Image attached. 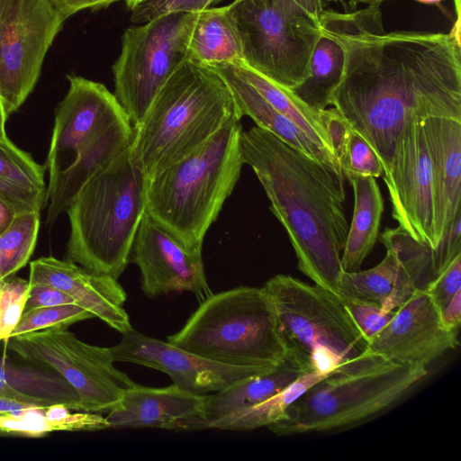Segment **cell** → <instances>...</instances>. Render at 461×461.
I'll return each mask as SVG.
<instances>
[{
	"mask_svg": "<svg viewBox=\"0 0 461 461\" xmlns=\"http://www.w3.org/2000/svg\"><path fill=\"white\" fill-rule=\"evenodd\" d=\"M321 32L344 51L330 104L388 167L407 122L431 117L461 121V45L449 33L385 32L379 6L322 10Z\"/></svg>",
	"mask_w": 461,
	"mask_h": 461,
	"instance_id": "obj_1",
	"label": "cell"
},
{
	"mask_svg": "<svg viewBox=\"0 0 461 461\" xmlns=\"http://www.w3.org/2000/svg\"><path fill=\"white\" fill-rule=\"evenodd\" d=\"M240 148L285 228L299 270L339 295L348 224L345 176L258 126L243 131Z\"/></svg>",
	"mask_w": 461,
	"mask_h": 461,
	"instance_id": "obj_2",
	"label": "cell"
},
{
	"mask_svg": "<svg viewBox=\"0 0 461 461\" xmlns=\"http://www.w3.org/2000/svg\"><path fill=\"white\" fill-rule=\"evenodd\" d=\"M241 118L221 75L209 65L187 59L162 86L134 128L131 153L149 177Z\"/></svg>",
	"mask_w": 461,
	"mask_h": 461,
	"instance_id": "obj_3",
	"label": "cell"
},
{
	"mask_svg": "<svg viewBox=\"0 0 461 461\" xmlns=\"http://www.w3.org/2000/svg\"><path fill=\"white\" fill-rule=\"evenodd\" d=\"M240 121H232L183 158L147 177L146 212L188 249L204 237L232 193L244 160Z\"/></svg>",
	"mask_w": 461,
	"mask_h": 461,
	"instance_id": "obj_4",
	"label": "cell"
},
{
	"mask_svg": "<svg viewBox=\"0 0 461 461\" xmlns=\"http://www.w3.org/2000/svg\"><path fill=\"white\" fill-rule=\"evenodd\" d=\"M130 147L94 176L66 210L70 222L67 260L116 279L130 263L146 211L147 176Z\"/></svg>",
	"mask_w": 461,
	"mask_h": 461,
	"instance_id": "obj_5",
	"label": "cell"
},
{
	"mask_svg": "<svg viewBox=\"0 0 461 461\" xmlns=\"http://www.w3.org/2000/svg\"><path fill=\"white\" fill-rule=\"evenodd\" d=\"M427 374V367L394 362L368 349L339 363L267 428L277 436H291L354 424L388 408Z\"/></svg>",
	"mask_w": 461,
	"mask_h": 461,
	"instance_id": "obj_6",
	"label": "cell"
},
{
	"mask_svg": "<svg viewBox=\"0 0 461 461\" xmlns=\"http://www.w3.org/2000/svg\"><path fill=\"white\" fill-rule=\"evenodd\" d=\"M167 339L211 361L240 367L274 368L292 353L263 287L212 293Z\"/></svg>",
	"mask_w": 461,
	"mask_h": 461,
	"instance_id": "obj_7",
	"label": "cell"
},
{
	"mask_svg": "<svg viewBox=\"0 0 461 461\" xmlns=\"http://www.w3.org/2000/svg\"><path fill=\"white\" fill-rule=\"evenodd\" d=\"M249 68L292 89L307 76L321 35L319 21L294 0H234L229 5Z\"/></svg>",
	"mask_w": 461,
	"mask_h": 461,
	"instance_id": "obj_8",
	"label": "cell"
},
{
	"mask_svg": "<svg viewBox=\"0 0 461 461\" xmlns=\"http://www.w3.org/2000/svg\"><path fill=\"white\" fill-rule=\"evenodd\" d=\"M263 288L290 351L310 370L318 353L330 352L343 362L368 350V339L339 295L284 274L268 279Z\"/></svg>",
	"mask_w": 461,
	"mask_h": 461,
	"instance_id": "obj_9",
	"label": "cell"
},
{
	"mask_svg": "<svg viewBox=\"0 0 461 461\" xmlns=\"http://www.w3.org/2000/svg\"><path fill=\"white\" fill-rule=\"evenodd\" d=\"M195 17L196 12H174L125 29L121 54L112 69L114 95L134 128L168 77L189 59Z\"/></svg>",
	"mask_w": 461,
	"mask_h": 461,
	"instance_id": "obj_10",
	"label": "cell"
},
{
	"mask_svg": "<svg viewBox=\"0 0 461 461\" xmlns=\"http://www.w3.org/2000/svg\"><path fill=\"white\" fill-rule=\"evenodd\" d=\"M58 326L11 336L14 355L60 375L77 392L81 411L109 412L137 384L114 366L110 348L86 343Z\"/></svg>",
	"mask_w": 461,
	"mask_h": 461,
	"instance_id": "obj_11",
	"label": "cell"
},
{
	"mask_svg": "<svg viewBox=\"0 0 461 461\" xmlns=\"http://www.w3.org/2000/svg\"><path fill=\"white\" fill-rule=\"evenodd\" d=\"M64 22L51 0H0V97L8 116L35 86Z\"/></svg>",
	"mask_w": 461,
	"mask_h": 461,
	"instance_id": "obj_12",
	"label": "cell"
},
{
	"mask_svg": "<svg viewBox=\"0 0 461 461\" xmlns=\"http://www.w3.org/2000/svg\"><path fill=\"white\" fill-rule=\"evenodd\" d=\"M67 78L69 88L55 112L46 159L49 184L80 153L113 131L131 124L114 94L104 85L76 75Z\"/></svg>",
	"mask_w": 461,
	"mask_h": 461,
	"instance_id": "obj_13",
	"label": "cell"
},
{
	"mask_svg": "<svg viewBox=\"0 0 461 461\" xmlns=\"http://www.w3.org/2000/svg\"><path fill=\"white\" fill-rule=\"evenodd\" d=\"M383 178L399 227L417 241L436 249L433 241V169L422 121L402 129Z\"/></svg>",
	"mask_w": 461,
	"mask_h": 461,
	"instance_id": "obj_14",
	"label": "cell"
},
{
	"mask_svg": "<svg viewBox=\"0 0 461 461\" xmlns=\"http://www.w3.org/2000/svg\"><path fill=\"white\" fill-rule=\"evenodd\" d=\"M110 350L114 362L161 371L180 389L199 395L224 390L275 368L240 367L213 362L133 329L122 333L121 341Z\"/></svg>",
	"mask_w": 461,
	"mask_h": 461,
	"instance_id": "obj_15",
	"label": "cell"
},
{
	"mask_svg": "<svg viewBox=\"0 0 461 461\" xmlns=\"http://www.w3.org/2000/svg\"><path fill=\"white\" fill-rule=\"evenodd\" d=\"M130 262L139 267L141 290L149 298L189 292L201 303L212 294L202 251L188 249L146 211L133 240Z\"/></svg>",
	"mask_w": 461,
	"mask_h": 461,
	"instance_id": "obj_16",
	"label": "cell"
},
{
	"mask_svg": "<svg viewBox=\"0 0 461 461\" xmlns=\"http://www.w3.org/2000/svg\"><path fill=\"white\" fill-rule=\"evenodd\" d=\"M457 333L444 324L429 293L417 289L369 341L368 349L394 362L427 367L457 347Z\"/></svg>",
	"mask_w": 461,
	"mask_h": 461,
	"instance_id": "obj_17",
	"label": "cell"
},
{
	"mask_svg": "<svg viewBox=\"0 0 461 461\" xmlns=\"http://www.w3.org/2000/svg\"><path fill=\"white\" fill-rule=\"evenodd\" d=\"M28 281L63 291L95 318L122 334L132 329L124 309L126 292L113 276L91 272L67 259L41 257L30 263Z\"/></svg>",
	"mask_w": 461,
	"mask_h": 461,
	"instance_id": "obj_18",
	"label": "cell"
},
{
	"mask_svg": "<svg viewBox=\"0 0 461 461\" xmlns=\"http://www.w3.org/2000/svg\"><path fill=\"white\" fill-rule=\"evenodd\" d=\"M204 395L182 390L174 384L155 388L140 384L130 388L105 417L109 428H158L194 431L200 419Z\"/></svg>",
	"mask_w": 461,
	"mask_h": 461,
	"instance_id": "obj_19",
	"label": "cell"
},
{
	"mask_svg": "<svg viewBox=\"0 0 461 461\" xmlns=\"http://www.w3.org/2000/svg\"><path fill=\"white\" fill-rule=\"evenodd\" d=\"M433 169L435 248L461 213V121L423 120Z\"/></svg>",
	"mask_w": 461,
	"mask_h": 461,
	"instance_id": "obj_20",
	"label": "cell"
},
{
	"mask_svg": "<svg viewBox=\"0 0 461 461\" xmlns=\"http://www.w3.org/2000/svg\"><path fill=\"white\" fill-rule=\"evenodd\" d=\"M223 78L229 86L241 117H250L258 127L297 149L315 160L342 170L335 155L313 141L305 132L276 110L237 71L233 63L209 65Z\"/></svg>",
	"mask_w": 461,
	"mask_h": 461,
	"instance_id": "obj_21",
	"label": "cell"
},
{
	"mask_svg": "<svg viewBox=\"0 0 461 461\" xmlns=\"http://www.w3.org/2000/svg\"><path fill=\"white\" fill-rule=\"evenodd\" d=\"M293 353L274 369L246 378L224 390L204 395L194 430L208 429L214 421L252 407L284 390L311 372Z\"/></svg>",
	"mask_w": 461,
	"mask_h": 461,
	"instance_id": "obj_22",
	"label": "cell"
},
{
	"mask_svg": "<svg viewBox=\"0 0 461 461\" xmlns=\"http://www.w3.org/2000/svg\"><path fill=\"white\" fill-rule=\"evenodd\" d=\"M12 358L0 340V395L39 407L64 404L81 411L75 389L58 373L21 357Z\"/></svg>",
	"mask_w": 461,
	"mask_h": 461,
	"instance_id": "obj_23",
	"label": "cell"
},
{
	"mask_svg": "<svg viewBox=\"0 0 461 461\" xmlns=\"http://www.w3.org/2000/svg\"><path fill=\"white\" fill-rule=\"evenodd\" d=\"M132 124L111 132L78 155L75 161L49 184L50 205L46 221L51 225L65 212L84 185L131 144Z\"/></svg>",
	"mask_w": 461,
	"mask_h": 461,
	"instance_id": "obj_24",
	"label": "cell"
},
{
	"mask_svg": "<svg viewBox=\"0 0 461 461\" xmlns=\"http://www.w3.org/2000/svg\"><path fill=\"white\" fill-rule=\"evenodd\" d=\"M384 259L367 270L344 272L339 295L371 303L387 312L401 306L415 291L395 251L385 248Z\"/></svg>",
	"mask_w": 461,
	"mask_h": 461,
	"instance_id": "obj_25",
	"label": "cell"
},
{
	"mask_svg": "<svg viewBox=\"0 0 461 461\" xmlns=\"http://www.w3.org/2000/svg\"><path fill=\"white\" fill-rule=\"evenodd\" d=\"M354 192V212L341 256L345 272H355L373 249L384 212V199L375 178L344 173Z\"/></svg>",
	"mask_w": 461,
	"mask_h": 461,
	"instance_id": "obj_26",
	"label": "cell"
},
{
	"mask_svg": "<svg viewBox=\"0 0 461 461\" xmlns=\"http://www.w3.org/2000/svg\"><path fill=\"white\" fill-rule=\"evenodd\" d=\"M188 54L189 59L206 65L243 60L241 40L229 5L196 12Z\"/></svg>",
	"mask_w": 461,
	"mask_h": 461,
	"instance_id": "obj_27",
	"label": "cell"
},
{
	"mask_svg": "<svg viewBox=\"0 0 461 461\" xmlns=\"http://www.w3.org/2000/svg\"><path fill=\"white\" fill-rule=\"evenodd\" d=\"M345 64L344 51L332 38L321 32L311 55L306 77L289 91L308 108L321 113L330 104Z\"/></svg>",
	"mask_w": 461,
	"mask_h": 461,
	"instance_id": "obj_28",
	"label": "cell"
},
{
	"mask_svg": "<svg viewBox=\"0 0 461 461\" xmlns=\"http://www.w3.org/2000/svg\"><path fill=\"white\" fill-rule=\"evenodd\" d=\"M232 63L239 74L276 110L296 124L313 141L335 155L326 127L325 110L321 113L312 111L288 89L276 85L241 61Z\"/></svg>",
	"mask_w": 461,
	"mask_h": 461,
	"instance_id": "obj_29",
	"label": "cell"
},
{
	"mask_svg": "<svg viewBox=\"0 0 461 461\" xmlns=\"http://www.w3.org/2000/svg\"><path fill=\"white\" fill-rule=\"evenodd\" d=\"M329 373L319 370L308 372L268 399L214 421L210 429L248 431L268 427L279 420L290 404Z\"/></svg>",
	"mask_w": 461,
	"mask_h": 461,
	"instance_id": "obj_30",
	"label": "cell"
},
{
	"mask_svg": "<svg viewBox=\"0 0 461 461\" xmlns=\"http://www.w3.org/2000/svg\"><path fill=\"white\" fill-rule=\"evenodd\" d=\"M326 126L331 147L344 173L369 176L383 175V165L375 151L333 107L326 109Z\"/></svg>",
	"mask_w": 461,
	"mask_h": 461,
	"instance_id": "obj_31",
	"label": "cell"
},
{
	"mask_svg": "<svg viewBox=\"0 0 461 461\" xmlns=\"http://www.w3.org/2000/svg\"><path fill=\"white\" fill-rule=\"evenodd\" d=\"M40 212L18 213L0 234V282L10 278L29 261L36 246Z\"/></svg>",
	"mask_w": 461,
	"mask_h": 461,
	"instance_id": "obj_32",
	"label": "cell"
},
{
	"mask_svg": "<svg viewBox=\"0 0 461 461\" xmlns=\"http://www.w3.org/2000/svg\"><path fill=\"white\" fill-rule=\"evenodd\" d=\"M46 167L17 148L9 139L0 140V177L27 189L48 192Z\"/></svg>",
	"mask_w": 461,
	"mask_h": 461,
	"instance_id": "obj_33",
	"label": "cell"
},
{
	"mask_svg": "<svg viewBox=\"0 0 461 461\" xmlns=\"http://www.w3.org/2000/svg\"><path fill=\"white\" fill-rule=\"evenodd\" d=\"M91 318L95 317L90 312L76 303L36 308L23 312L11 336L51 327H68Z\"/></svg>",
	"mask_w": 461,
	"mask_h": 461,
	"instance_id": "obj_34",
	"label": "cell"
},
{
	"mask_svg": "<svg viewBox=\"0 0 461 461\" xmlns=\"http://www.w3.org/2000/svg\"><path fill=\"white\" fill-rule=\"evenodd\" d=\"M30 284L20 277L0 282V340H7L24 311Z\"/></svg>",
	"mask_w": 461,
	"mask_h": 461,
	"instance_id": "obj_35",
	"label": "cell"
},
{
	"mask_svg": "<svg viewBox=\"0 0 461 461\" xmlns=\"http://www.w3.org/2000/svg\"><path fill=\"white\" fill-rule=\"evenodd\" d=\"M45 407H29L0 414V432L40 437L55 431L45 414Z\"/></svg>",
	"mask_w": 461,
	"mask_h": 461,
	"instance_id": "obj_36",
	"label": "cell"
},
{
	"mask_svg": "<svg viewBox=\"0 0 461 461\" xmlns=\"http://www.w3.org/2000/svg\"><path fill=\"white\" fill-rule=\"evenodd\" d=\"M224 0H146L131 9V21L143 23L158 16L174 12H199Z\"/></svg>",
	"mask_w": 461,
	"mask_h": 461,
	"instance_id": "obj_37",
	"label": "cell"
},
{
	"mask_svg": "<svg viewBox=\"0 0 461 461\" xmlns=\"http://www.w3.org/2000/svg\"><path fill=\"white\" fill-rule=\"evenodd\" d=\"M354 321L369 341L393 319L395 310L384 312L382 307L361 301L339 296Z\"/></svg>",
	"mask_w": 461,
	"mask_h": 461,
	"instance_id": "obj_38",
	"label": "cell"
},
{
	"mask_svg": "<svg viewBox=\"0 0 461 461\" xmlns=\"http://www.w3.org/2000/svg\"><path fill=\"white\" fill-rule=\"evenodd\" d=\"M441 312L451 299L461 293V254L457 255L425 289Z\"/></svg>",
	"mask_w": 461,
	"mask_h": 461,
	"instance_id": "obj_39",
	"label": "cell"
},
{
	"mask_svg": "<svg viewBox=\"0 0 461 461\" xmlns=\"http://www.w3.org/2000/svg\"><path fill=\"white\" fill-rule=\"evenodd\" d=\"M0 198L12 205L18 213L41 212L47 204L48 192L27 189L0 177Z\"/></svg>",
	"mask_w": 461,
	"mask_h": 461,
	"instance_id": "obj_40",
	"label": "cell"
},
{
	"mask_svg": "<svg viewBox=\"0 0 461 461\" xmlns=\"http://www.w3.org/2000/svg\"><path fill=\"white\" fill-rule=\"evenodd\" d=\"M70 303H76L69 295L58 288L44 284H30L28 297L23 312L41 307Z\"/></svg>",
	"mask_w": 461,
	"mask_h": 461,
	"instance_id": "obj_41",
	"label": "cell"
},
{
	"mask_svg": "<svg viewBox=\"0 0 461 461\" xmlns=\"http://www.w3.org/2000/svg\"><path fill=\"white\" fill-rule=\"evenodd\" d=\"M116 1L118 0H51L65 20L79 11L107 7Z\"/></svg>",
	"mask_w": 461,
	"mask_h": 461,
	"instance_id": "obj_42",
	"label": "cell"
},
{
	"mask_svg": "<svg viewBox=\"0 0 461 461\" xmlns=\"http://www.w3.org/2000/svg\"><path fill=\"white\" fill-rule=\"evenodd\" d=\"M444 324L451 330H458L461 323V293L456 294L440 312Z\"/></svg>",
	"mask_w": 461,
	"mask_h": 461,
	"instance_id": "obj_43",
	"label": "cell"
},
{
	"mask_svg": "<svg viewBox=\"0 0 461 461\" xmlns=\"http://www.w3.org/2000/svg\"><path fill=\"white\" fill-rule=\"evenodd\" d=\"M18 212L15 209L0 198V234L11 224Z\"/></svg>",
	"mask_w": 461,
	"mask_h": 461,
	"instance_id": "obj_44",
	"label": "cell"
},
{
	"mask_svg": "<svg viewBox=\"0 0 461 461\" xmlns=\"http://www.w3.org/2000/svg\"><path fill=\"white\" fill-rule=\"evenodd\" d=\"M35 405L0 395V414L21 411ZM39 407V406H38Z\"/></svg>",
	"mask_w": 461,
	"mask_h": 461,
	"instance_id": "obj_45",
	"label": "cell"
},
{
	"mask_svg": "<svg viewBox=\"0 0 461 461\" xmlns=\"http://www.w3.org/2000/svg\"><path fill=\"white\" fill-rule=\"evenodd\" d=\"M310 15L319 21L320 14L323 10L321 0H294Z\"/></svg>",
	"mask_w": 461,
	"mask_h": 461,
	"instance_id": "obj_46",
	"label": "cell"
},
{
	"mask_svg": "<svg viewBox=\"0 0 461 461\" xmlns=\"http://www.w3.org/2000/svg\"><path fill=\"white\" fill-rule=\"evenodd\" d=\"M7 118H8V115L5 112L4 104L0 97V140H5L8 139V137L5 133V122H6Z\"/></svg>",
	"mask_w": 461,
	"mask_h": 461,
	"instance_id": "obj_47",
	"label": "cell"
},
{
	"mask_svg": "<svg viewBox=\"0 0 461 461\" xmlns=\"http://www.w3.org/2000/svg\"><path fill=\"white\" fill-rule=\"evenodd\" d=\"M456 22L454 24L450 34L454 36V38L460 42V14H459V0H456Z\"/></svg>",
	"mask_w": 461,
	"mask_h": 461,
	"instance_id": "obj_48",
	"label": "cell"
},
{
	"mask_svg": "<svg viewBox=\"0 0 461 461\" xmlns=\"http://www.w3.org/2000/svg\"><path fill=\"white\" fill-rule=\"evenodd\" d=\"M354 5L357 4H366L367 5L380 6L386 0H349Z\"/></svg>",
	"mask_w": 461,
	"mask_h": 461,
	"instance_id": "obj_49",
	"label": "cell"
},
{
	"mask_svg": "<svg viewBox=\"0 0 461 461\" xmlns=\"http://www.w3.org/2000/svg\"><path fill=\"white\" fill-rule=\"evenodd\" d=\"M146 0H125L127 6L131 10L138 5L145 2Z\"/></svg>",
	"mask_w": 461,
	"mask_h": 461,
	"instance_id": "obj_50",
	"label": "cell"
},
{
	"mask_svg": "<svg viewBox=\"0 0 461 461\" xmlns=\"http://www.w3.org/2000/svg\"><path fill=\"white\" fill-rule=\"evenodd\" d=\"M417 2L427 5H439L443 0H416Z\"/></svg>",
	"mask_w": 461,
	"mask_h": 461,
	"instance_id": "obj_51",
	"label": "cell"
},
{
	"mask_svg": "<svg viewBox=\"0 0 461 461\" xmlns=\"http://www.w3.org/2000/svg\"><path fill=\"white\" fill-rule=\"evenodd\" d=\"M328 1H337V0H328Z\"/></svg>",
	"mask_w": 461,
	"mask_h": 461,
	"instance_id": "obj_52",
	"label": "cell"
}]
</instances>
